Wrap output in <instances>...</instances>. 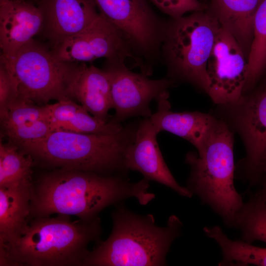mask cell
Instances as JSON below:
<instances>
[{
  "mask_svg": "<svg viewBox=\"0 0 266 266\" xmlns=\"http://www.w3.org/2000/svg\"><path fill=\"white\" fill-rule=\"evenodd\" d=\"M53 131L48 118L27 122L3 130L10 142L17 146L43 138Z\"/></svg>",
  "mask_w": 266,
  "mask_h": 266,
  "instance_id": "25",
  "label": "cell"
},
{
  "mask_svg": "<svg viewBox=\"0 0 266 266\" xmlns=\"http://www.w3.org/2000/svg\"><path fill=\"white\" fill-rule=\"evenodd\" d=\"M99 14L120 33L136 54L147 61L160 54L166 22L147 0H93Z\"/></svg>",
  "mask_w": 266,
  "mask_h": 266,
  "instance_id": "8",
  "label": "cell"
},
{
  "mask_svg": "<svg viewBox=\"0 0 266 266\" xmlns=\"http://www.w3.org/2000/svg\"><path fill=\"white\" fill-rule=\"evenodd\" d=\"M0 118L2 130L31 121L48 119L45 105L38 106L20 97Z\"/></svg>",
  "mask_w": 266,
  "mask_h": 266,
  "instance_id": "24",
  "label": "cell"
},
{
  "mask_svg": "<svg viewBox=\"0 0 266 266\" xmlns=\"http://www.w3.org/2000/svg\"><path fill=\"white\" fill-rule=\"evenodd\" d=\"M233 132L221 118H215L200 152H189L185 162L190 173L186 188L220 216L225 225L234 228L244 202L233 182Z\"/></svg>",
  "mask_w": 266,
  "mask_h": 266,
  "instance_id": "5",
  "label": "cell"
},
{
  "mask_svg": "<svg viewBox=\"0 0 266 266\" xmlns=\"http://www.w3.org/2000/svg\"><path fill=\"white\" fill-rule=\"evenodd\" d=\"M44 18L34 2L0 0V57L13 56L42 31Z\"/></svg>",
  "mask_w": 266,
  "mask_h": 266,
  "instance_id": "15",
  "label": "cell"
},
{
  "mask_svg": "<svg viewBox=\"0 0 266 266\" xmlns=\"http://www.w3.org/2000/svg\"><path fill=\"white\" fill-rule=\"evenodd\" d=\"M30 0V1H32L33 2H34V3H35L36 0Z\"/></svg>",
  "mask_w": 266,
  "mask_h": 266,
  "instance_id": "30",
  "label": "cell"
},
{
  "mask_svg": "<svg viewBox=\"0 0 266 266\" xmlns=\"http://www.w3.org/2000/svg\"><path fill=\"white\" fill-rule=\"evenodd\" d=\"M247 58L235 38L221 27L207 61V95L220 106L237 102L244 94Z\"/></svg>",
  "mask_w": 266,
  "mask_h": 266,
  "instance_id": "10",
  "label": "cell"
},
{
  "mask_svg": "<svg viewBox=\"0 0 266 266\" xmlns=\"http://www.w3.org/2000/svg\"><path fill=\"white\" fill-rule=\"evenodd\" d=\"M221 106L228 113L227 119H222L244 142L246 154L243 174L254 185L259 182L260 166L266 151V84L253 93L243 95L234 104Z\"/></svg>",
  "mask_w": 266,
  "mask_h": 266,
  "instance_id": "11",
  "label": "cell"
},
{
  "mask_svg": "<svg viewBox=\"0 0 266 266\" xmlns=\"http://www.w3.org/2000/svg\"><path fill=\"white\" fill-rule=\"evenodd\" d=\"M234 228L240 231L243 240L266 243V202L256 194L251 197L238 213Z\"/></svg>",
  "mask_w": 266,
  "mask_h": 266,
  "instance_id": "23",
  "label": "cell"
},
{
  "mask_svg": "<svg viewBox=\"0 0 266 266\" xmlns=\"http://www.w3.org/2000/svg\"><path fill=\"white\" fill-rule=\"evenodd\" d=\"M247 64L244 93L254 86L266 68V0H261L255 15L253 38Z\"/></svg>",
  "mask_w": 266,
  "mask_h": 266,
  "instance_id": "22",
  "label": "cell"
},
{
  "mask_svg": "<svg viewBox=\"0 0 266 266\" xmlns=\"http://www.w3.org/2000/svg\"><path fill=\"white\" fill-rule=\"evenodd\" d=\"M101 233L99 217L74 221L64 214L31 218L14 238L0 245V266H83L89 244Z\"/></svg>",
  "mask_w": 266,
  "mask_h": 266,
  "instance_id": "2",
  "label": "cell"
},
{
  "mask_svg": "<svg viewBox=\"0 0 266 266\" xmlns=\"http://www.w3.org/2000/svg\"><path fill=\"white\" fill-rule=\"evenodd\" d=\"M203 230L205 234L214 240L221 249L222 259L219 266H266V248L253 245L241 239L232 240L218 226L205 227Z\"/></svg>",
  "mask_w": 266,
  "mask_h": 266,
  "instance_id": "20",
  "label": "cell"
},
{
  "mask_svg": "<svg viewBox=\"0 0 266 266\" xmlns=\"http://www.w3.org/2000/svg\"><path fill=\"white\" fill-rule=\"evenodd\" d=\"M19 98L14 79L6 67L0 64V118L4 115L10 105Z\"/></svg>",
  "mask_w": 266,
  "mask_h": 266,
  "instance_id": "27",
  "label": "cell"
},
{
  "mask_svg": "<svg viewBox=\"0 0 266 266\" xmlns=\"http://www.w3.org/2000/svg\"><path fill=\"white\" fill-rule=\"evenodd\" d=\"M32 187L0 188V245L11 241L27 223Z\"/></svg>",
  "mask_w": 266,
  "mask_h": 266,
  "instance_id": "19",
  "label": "cell"
},
{
  "mask_svg": "<svg viewBox=\"0 0 266 266\" xmlns=\"http://www.w3.org/2000/svg\"><path fill=\"white\" fill-rule=\"evenodd\" d=\"M158 133L150 117L139 120L135 139L125 153L126 167L138 171L149 181L161 183L191 198L193 194L177 183L166 165L158 143Z\"/></svg>",
  "mask_w": 266,
  "mask_h": 266,
  "instance_id": "13",
  "label": "cell"
},
{
  "mask_svg": "<svg viewBox=\"0 0 266 266\" xmlns=\"http://www.w3.org/2000/svg\"><path fill=\"white\" fill-rule=\"evenodd\" d=\"M139 121L123 125L119 132L112 134L54 131L43 138L18 146L46 166L128 175L125 155L135 139Z\"/></svg>",
  "mask_w": 266,
  "mask_h": 266,
  "instance_id": "4",
  "label": "cell"
},
{
  "mask_svg": "<svg viewBox=\"0 0 266 266\" xmlns=\"http://www.w3.org/2000/svg\"><path fill=\"white\" fill-rule=\"evenodd\" d=\"M43 31L53 47L92 26L100 14L93 0H36Z\"/></svg>",
  "mask_w": 266,
  "mask_h": 266,
  "instance_id": "14",
  "label": "cell"
},
{
  "mask_svg": "<svg viewBox=\"0 0 266 266\" xmlns=\"http://www.w3.org/2000/svg\"><path fill=\"white\" fill-rule=\"evenodd\" d=\"M266 175V151L262 159L260 169L259 176L260 180H261L263 176Z\"/></svg>",
  "mask_w": 266,
  "mask_h": 266,
  "instance_id": "29",
  "label": "cell"
},
{
  "mask_svg": "<svg viewBox=\"0 0 266 266\" xmlns=\"http://www.w3.org/2000/svg\"><path fill=\"white\" fill-rule=\"evenodd\" d=\"M60 60L70 63L91 62L101 58L106 61L126 64L133 59L140 66H145L119 32L100 15L98 20L83 32L72 36L53 47Z\"/></svg>",
  "mask_w": 266,
  "mask_h": 266,
  "instance_id": "12",
  "label": "cell"
},
{
  "mask_svg": "<svg viewBox=\"0 0 266 266\" xmlns=\"http://www.w3.org/2000/svg\"><path fill=\"white\" fill-rule=\"evenodd\" d=\"M149 182L143 178L132 182L122 174L59 169L42 175L35 184L33 183L29 219L57 214L92 220L107 207L130 198L146 205L155 198L148 192Z\"/></svg>",
  "mask_w": 266,
  "mask_h": 266,
  "instance_id": "1",
  "label": "cell"
},
{
  "mask_svg": "<svg viewBox=\"0 0 266 266\" xmlns=\"http://www.w3.org/2000/svg\"><path fill=\"white\" fill-rule=\"evenodd\" d=\"M260 182L262 183L261 188L256 194L266 202V175L263 177Z\"/></svg>",
  "mask_w": 266,
  "mask_h": 266,
  "instance_id": "28",
  "label": "cell"
},
{
  "mask_svg": "<svg viewBox=\"0 0 266 266\" xmlns=\"http://www.w3.org/2000/svg\"><path fill=\"white\" fill-rule=\"evenodd\" d=\"M112 229L100 239L85 259L83 266H162L174 240L180 236L183 224L171 215L165 227L155 223L152 214L140 215L124 202L111 213Z\"/></svg>",
  "mask_w": 266,
  "mask_h": 266,
  "instance_id": "3",
  "label": "cell"
},
{
  "mask_svg": "<svg viewBox=\"0 0 266 266\" xmlns=\"http://www.w3.org/2000/svg\"><path fill=\"white\" fill-rule=\"evenodd\" d=\"M0 63L12 75L20 98L45 105L52 100H71L69 87L78 63L60 60L34 39L13 56L0 57Z\"/></svg>",
  "mask_w": 266,
  "mask_h": 266,
  "instance_id": "7",
  "label": "cell"
},
{
  "mask_svg": "<svg viewBox=\"0 0 266 266\" xmlns=\"http://www.w3.org/2000/svg\"><path fill=\"white\" fill-rule=\"evenodd\" d=\"M104 69L109 75L115 110L109 121L114 124H122L132 117H150L151 101L169 93L174 83L167 77L151 79L143 73L131 71L124 63L106 61Z\"/></svg>",
  "mask_w": 266,
  "mask_h": 266,
  "instance_id": "9",
  "label": "cell"
},
{
  "mask_svg": "<svg viewBox=\"0 0 266 266\" xmlns=\"http://www.w3.org/2000/svg\"><path fill=\"white\" fill-rule=\"evenodd\" d=\"M69 93L71 100L78 101L96 118L109 122L112 108L109 75L103 69L85 63L78 64L72 79Z\"/></svg>",
  "mask_w": 266,
  "mask_h": 266,
  "instance_id": "16",
  "label": "cell"
},
{
  "mask_svg": "<svg viewBox=\"0 0 266 266\" xmlns=\"http://www.w3.org/2000/svg\"><path fill=\"white\" fill-rule=\"evenodd\" d=\"M262 0H207L206 11L235 38L247 59L256 12Z\"/></svg>",
  "mask_w": 266,
  "mask_h": 266,
  "instance_id": "18",
  "label": "cell"
},
{
  "mask_svg": "<svg viewBox=\"0 0 266 266\" xmlns=\"http://www.w3.org/2000/svg\"><path fill=\"white\" fill-rule=\"evenodd\" d=\"M32 157L11 142L0 143V188L33 184Z\"/></svg>",
  "mask_w": 266,
  "mask_h": 266,
  "instance_id": "21",
  "label": "cell"
},
{
  "mask_svg": "<svg viewBox=\"0 0 266 266\" xmlns=\"http://www.w3.org/2000/svg\"><path fill=\"white\" fill-rule=\"evenodd\" d=\"M217 20L205 10L166 22L161 45L167 77L187 82L207 94V61L221 28Z\"/></svg>",
  "mask_w": 266,
  "mask_h": 266,
  "instance_id": "6",
  "label": "cell"
},
{
  "mask_svg": "<svg viewBox=\"0 0 266 266\" xmlns=\"http://www.w3.org/2000/svg\"><path fill=\"white\" fill-rule=\"evenodd\" d=\"M169 96L168 93L156 100L157 110L150 117L153 125L159 133L166 131L183 138L200 152L215 117L197 111H172Z\"/></svg>",
  "mask_w": 266,
  "mask_h": 266,
  "instance_id": "17",
  "label": "cell"
},
{
  "mask_svg": "<svg viewBox=\"0 0 266 266\" xmlns=\"http://www.w3.org/2000/svg\"><path fill=\"white\" fill-rule=\"evenodd\" d=\"M170 18L182 17L187 12L206 10L205 3L198 0H149Z\"/></svg>",
  "mask_w": 266,
  "mask_h": 266,
  "instance_id": "26",
  "label": "cell"
}]
</instances>
